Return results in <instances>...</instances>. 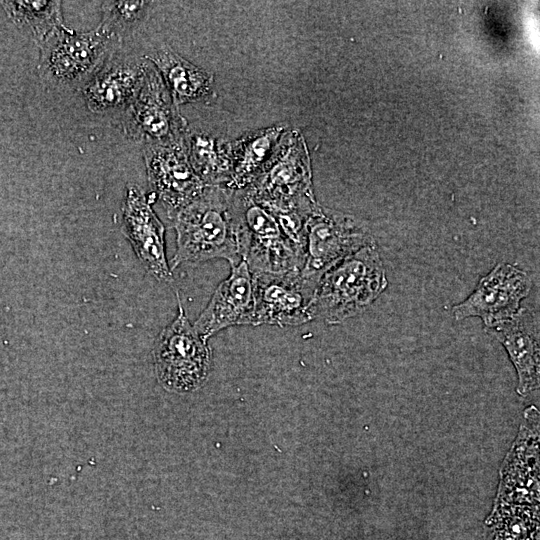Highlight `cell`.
I'll list each match as a JSON object with an SVG mask.
<instances>
[{"label":"cell","instance_id":"6da1fadb","mask_svg":"<svg viewBox=\"0 0 540 540\" xmlns=\"http://www.w3.org/2000/svg\"><path fill=\"white\" fill-rule=\"evenodd\" d=\"M232 192L224 186H206L200 197L169 218L176 231L177 245L172 268L214 258L226 259L231 266L242 261Z\"/></svg>","mask_w":540,"mask_h":540},{"label":"cell","instance_id":"7a4b0ae2","mask_svg":"<svg viewBox=\"0 0 540 540\" xmlns=\"http://www.w3.org/2000/svg\"><path fill=\"white\" fill-rule=\"evenodd\" d=\"M387 286L376 244L365 246L322 276L309 305L310 320L340 324L365 311Z\"/></svg>","mask_w":540,"mask_h":540},{"label":"cell","instance_id":"3957f363","mask_svg":"<svg viewBox=\"0 0 540 540\" xmlns=\"http://www.w3.org/2000/svg\"><path fill=\"white\" fill-rule=\"evenodd\" d=\"M121 42L99 26L77 32L62 25L39 45V77L50 88L80 91L120 49Z\"/></svg>","mask_w":540,"mask_h":540},{"label":"cell","instance_id":"277c9868","mask_svg":"<svg viewBox=\"0 0 540 540\" xmlns=\"http://www.w3.org/2000/svg\"><path fill=\"white\" fill-rule=\"evenodd\" d=\"M245 190L273 215L300 213L308 216L317 206L311 168L303 136L287 129L276 151L259 176Z\"/></svg>","mask_w":540,"mask_h":540},{"label":"cell","instance_id":"5b68a950","mask_svg":"<svg viewBox=\"0 0 540 540\" xmlns=\"http://www.w3.org/2000/svg\"><path fill=\"white\" fill-rule=\"evenodd\" d=\"M232 191L238 251L250 271H301L304 254L286 236L277 218L245 189Z\"/></svg>","mask_w":540,"mask_h":540},{"label":"cell","instance_id":"8992f818","mask_svg":"<svg viewBox=\"0 0 540 540\" xmlns=\"http://www.w3.org/2000/svg\"><path fill=\"white\" fill-rule=\"evenodd\" d=\"M301 277L316 289L322 276L359 249L376 244L366 226L351 216L316 206L304 226Z\"/></svg>","mask_w":540,"mask_h":540},{"label":"cell","instance_id":"52a82bcc","mask_svg":"<svg viewBox=\"0 0 540 540\" xmlns=\"http://www.w3.org/2000/svg\"><path fill=\"white\" fill-rule=\"evenodd\" d=\"M178 314L160 333L154 348L155 370L162 385L176 392H189L203 384L211 363L207 340L190 324L179 294Z\"/></svg>","mask_w":540,"mask_h":540},{"label":"cell","instance_id":"ba28073f","mask_svg":"<svg viewBox=\"0 0 540 540\" xmlns=\"http://www.w3.org/2000/svg\"><path fill=\"white\" fill-rule=\"evenodd\" d=\"M122 123L125 136L143 146L172 143L186 136L188 124L161 74L148 59L143 84L124 112Z\"/></svg>","mask_w":540,"mask_h":540},{"label":"cell","instance_id":"9c48e42d","mask_svg":"<svg viewBox=\"0 0 540 540\" xmlns=\"http://www.w3.org/2000/svg\"><path fill=\"white\" fill-rule=\"evenodd\" d=\"M143 155L149 185L168 218L201 196L206 185L189 162L186 136L172 143L145 145Z\"/></svg>","mask_w":540,"mask_h":540},{"label":"cell","instance_id":"30bf717a","mask_svg":"<svg viewBox=\"0 0 540 540\" xmlns=\"http://www.w3.org/2000/svg\"><path fill=\"white\" fill-rule=\"evenodd\" d=\"M253 278V326H297L310 320L309 305L315 288L300 271L285 273L258 272Z\"/></svg>","mask_w":540,"mask_h":540},{"label":"cell","instance_id":"8fae6325","mask_svg":"<svg viewBox=\"0 0 540 540\" xmlns=\"http://www.w3.org/2000/svg\"><path fill=\"white\" fill-rule=\"evenodd\" d=\"M532 288V279L522 269L499 263L483 276L474 291L452 308L456 320L480 318L486 327L513 317Z\"/></svg>","mask_w":540,"mask_h":540},{"label":"cell","instance_id":"7c38bea8","mask_svg":"<svg viewBox=\"0 0 540 540\" xmlns=\"http://www.w3.org/2000/svg\"><path fill=\"white\" fill-rule=\"evenodd\" d=\"M539 412L524 411L519 434L503 461L495 502L539 505Z\"/></svg>","mask_w":540,"mask_h":540},{"label":"cell","instance_id":"4fadbf2b","mask_svg":"<svg viewBox=\"0 0 540 540\" xmlns=\"http://www.w3.org/2000/svg\"><path fill=\"white\" fill-rule=\"evenodd\" d=\"M122 233L144 268L158 281L171 282L165 251V228L144 192L129 183L122 206Z\"/></svg>","mask_w":540,"mask_h":540},{"label":"cell","instance_id":"5bb4252c","mask_svg":"<svg viewBox=\"0 0 540 540\" xmlns=\"http://www.w3.org/2000/svg\"><path fill=\"white\" fill-rule=\"evenodd\" d=\"M146 62L119 49L80 90L87 109L95 114L125 112L143 84Z\"/></svg>","mask_w":540,"mask_h":540},{"label":"cell","instance_id":"9a60e30c","mask_svg":"<svg viewBox=\"0 0 540 540\" xmlns=\"http://www.w3.org/2000/svg\"><path fill=\"white\" fill-rule=\"evenodd\" d=\"M231 267L229 277L218 285L193 324L196 332L205 340L227 327L252 324V272L244 261Z\"/></svg>","mask_w":540,"mask_h":540},{"label":"cell","instance_id":"2e32d148","mask_svg":"<svg viewBox=\"0 0 540 540\" xmlns=\"http://www.w3.org/2000/svg\"><path fill=\"white\" fill-rule=\"evenodd\" d=\"M485 331L506 349L517 371V393L524 397L538 389L539 325L534 313L520 308L513 317L486 327Z\"/></svg>","mask_w":540,"mask_h":540},{"label":"cell","instance_id":"e0dca14e","mask_svg":"<svg viewBox=\"0 0 540 540\" xmlns=\"http://www.w3.org/2000/svg\"><path fill=\"white\" fill-rule=\"evenodd\" d=\"M147 59L161 74L177 107L213 96V74L192 64L168 45H162Z\"/></svg>","mask_w":540,"mask_h":540},{"label":"cell","instance_id":"ac0fdd59","mask_svg":"<svg viewBox=\"0 0 540 540\" xmlns=\"http://www.w3.org/2000/svg\"><path fill=\"white\" fill-rule=\"evenodd\" d=\"M284 124L253 130L230 141L231 181L226 188L242 190L249 187L270 161L282 135Z\"/></svg>","mask_w":540,"mask_h":540},{"label":"cell","instance_id":"d6986e66","mask_svg":"<svg viewBox=\"0 0 540 540\" xmlns=\"http://www.w3.org/2000/svg\"><path fill=\"white\" fill-rule=\"evenodd\" d=\"M186 143L189 162L204 184L227 187L232 175L230 141L188 127Z\"/></svg>","mask_w":540,"mask_h":540},{"label":"cell","instance_id":"ffe728a7","mask_svg":"<svg viewBox=\"0 0 540 540\" xmlns=\"http://www.w3.org/2000/svg\"><path fill=\"white\" fill-rule=\"evenodd\" d=\"M1 5L17 26L28 27L38 46L64 25L59 1H3Z\"/></svg>","mask_w":540,"mask_h":540},{"label":"cell","instance_id":"44dd1931","mask_svg":"<svg viewBox=\"0 0 540 540\" xmlns=\"http://www.w3.org/2000/svg\"><path fill=\"white\" fill-rule=\"evenodd\" d=\"M539 505L495 502L489 525L495 540H538Z\"/></svg>","mask_w":540,"mask_h":540},{"label":"cell","instance_id":"7402d4cb","mask_svg":"<svg viewBox=\"0 0 540 540\" xmlns=\"http://www.w3.org/2000/svg\"><path fill=\"white\" fill-rule=\"evenodd\" d=\"M150 4L148 1H104L98 26L122 40V36L145 16Z\"/></svg>","mask_w":540,"mask_h":540}]
</instances>
